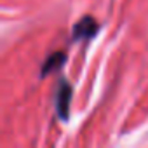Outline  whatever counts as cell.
<instances>
[{
	"mask_svg": "<svg viewBox=\"0 0 148 148\" xmlns=\"http://www.w3.org/2000/svg\"><path fill=\"white\" fill-rule=\"evenodd\" d=\"M70 99H71V86L66 80H59L58 89H56V113L61 120L68 119Z\"/></svg>",
	"mask_w": 148,
	"mask_h": 148,
	"instance_id": "1",
	"label": "cell"
},
{
	"mask_svg": "<svg viewBox=\"0 0 148 148\" xmlns=\"http://www.w3.org/2000/svg\"><path fill=\"white\" fill-rule=\"evenodd\" d=\"M98 30H99V23L92 16H84L75 23L71 35L73 40H89L98 33Z\"/></svg>",
	"mask_w": 148,
	"mask_h": 148,
	"instance_id": "2",
	"label": "cell"
},
{
	"mask_svg": "<svg viewBox=\"0 0 148 148\" xmlns=\"http://www.w3.org/2000/svg\"><path fill=\"white\" fill-rule=\"evenodd\" d=\"M64 61H66V54H64V52H59V51L52 52V54L44 61V64H42V68H40V75H42V77H47V75H51V73L58 71V70L64 64Z\"/></svg>",
	"mask_w": 148,
	"mask_h": 148,
	"instance_id": "3",
	"label": "cell"
}]
</instances>
